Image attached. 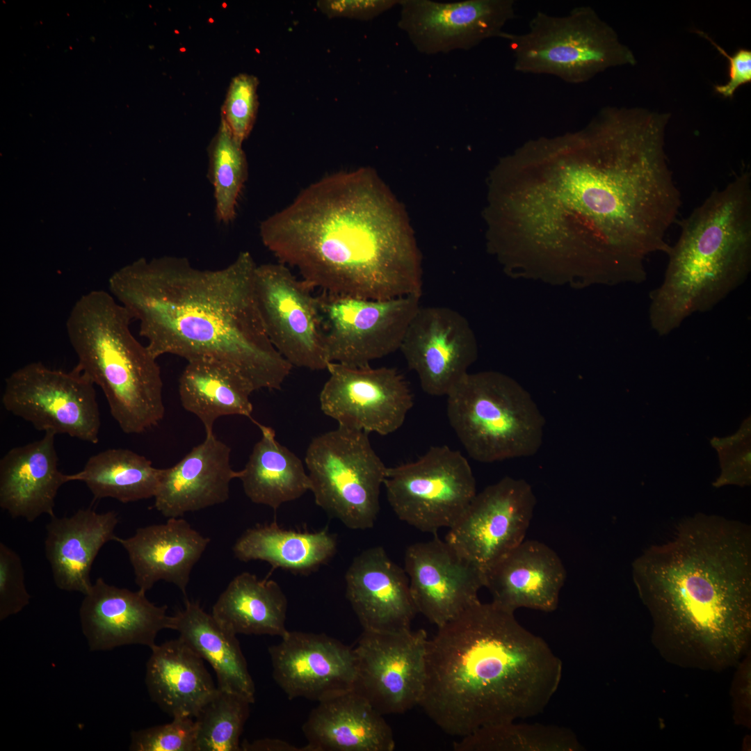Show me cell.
I'll use <instances>...</instances> for the list:
<instances>
[{
  "label": "cell",
  "mask_w": 751,
  "mask_h": 751,
  "mask_svg": "<svg viewBox=\"0 0 751 751\" xmlns=\"http://www.w3.org/2000/svg\"><path fill=\"white\" fill-rule=\"evenodd\" d=\"M455 751H579L573 732L563 727L510 721L481 727L453 745Z\"/></svg>",
  "instance_id": "8d00e7d4"
},
{
  "label": "cell",
  "mask_w": 751,
  "mask_h": 751,
  "mask_svg": "<svg viewBox=\"0 0 751 751\" xmlns=\"http://www.w3.org/2000/svg\"><path fill=\"white\" fill-rule=\"evenodd\" d=\"M661 284L649 294V321L659 336L709 311L751 270V177L740 173L712 191L680 223Z\"/></svg>",
  "instance_id": "8992f818"
},
{
  "label": "cell",
  "mask_w": 751,
  "mask_h": 751,
  "mask_svg": "<svg viewBox=\"0 0 751 751\" xmlns=\"http://www.w3.org/2000/svg\"><path fill=\"white\" fill-rule=\"evenodd\" d=\"M697 33L706 38L727 58L729 61V79L725 84L716 85V92L725 98H732L737 89L751 82V50L741 47L732 55H729L724 49L716 44L707 34L697 31Z\"/></svg>",
  "instance_id": "ee69618b"
},
{
  "label": "cell",
  "mask_w": 751,
  "mask_h": 751,
  "mask_svg": "<svg viewBox=\"0 0 751 751\" xmlns=\"http://www.w3.org/2000/svg\"><path fill=\"white\" fill-rule=\"evenodd\" d=\"M329 362L366 367L399 350L419 297L371 300L323 292L317 296Z\"/></svg>",
  "instance_id": "4fadbf2b"
},
{
  "label": "cell",
  "mask_w": 751,
  "mask_h": 751,
  "mask_svg": "<svg viewBox=\"0 0 751 751\" xmlns=\"http://www.w3.org/2000/svg\"><path fill=\"white\" fill-rule=\"evenodd\" d=\"M264 245L323 292L371 300L422 295L404 210L369 168L326 176L263 220Z\"/></svg>",
  "instance_id": "7a4b0ae2"
},
{
  "label": "cell",
  "mask_w": 751,
  "mask_h": 751,
  "mask_svg": "<svg viewBox=\"0 0 751 751\" xmlns=\"http://www.w3.org/2000/svg\"><path fill=\"white\" fill-rule=\"evenodd\" d=\"M151 650L145 675L151 700L172 718H195L218 691L203 659L179 638Z\"/></svg>",
  "instance_id": "f546056e"
},
{
  "label": "cell",
  "mask_w": 751,
  "mask_h": 751,
  "mask_svg": "<svg viewBox=\"0 0 751 751\" xmlns=\"http://www.w3.org/2000/svg\"><path fill=\"white\" fill-rule=\"evenodd\" d=\"M268 647L273 677L288 698L321 702L354 688L353 647L324 633L292 631Z\"/></svg>",
  "instance_id": "ffe728a7"
},
{
  "label": "cell",
  "mask_w": 751,
  "mask_h": 751,
  "mask_svg": "<svg viewBox=\"0 0 751 751\" xmlns=\"http://www.w3.org/2000/svg\"><path fill=\"white\" fill-rule=\"evenodd\" d=\"M243 751H305V747H296L288 742L277 738H263L249 743H241Z\"/></svg>",
  "instance_id": "f6af8a7d"
},
{
  "label": "cell",
  "mask_w": 751,
  "mask_h": 751,
  "mask_svg": "<svg viewBox=\"0 0 751 751\" xmlns=\"http://www.w3.org/2000/svg\"><path fill=\"white\" fill-rule=\"evenodd\" d=\"M145 592L132 591L97 578L79 608L82 632L90 650L106 651L128 645L152 649L157 634L172 627L167 606H157Z\"/></svg>",
  "instance_id": "7402d4cb"
},
{
  "label": "cell",
  "mask_w": 751,
  "mask_h": 751,
  "mask_svg": "<svg viewBox=\"0 0 751 751\" xmlns=\"http://www.w3.org/2000/svg\"><path fill=\"white\" fill-rule=\"evenodd\" d=\"M118 522L115 511L99 513L90 508L70 517H51L45 549L57 588L83 595L88 592L92 563L106 543L116 541Z\"/></svg>",
  "instance_id": "f1b7e54d"
},
{
  "label": "cell",
  "mask_w": 751,
  "mask_h": 751,
  "mask_svg": "<svg viewBox=\"0 0 751 751\" xmlns=\"http://www.w3.org/2000/svg\"><path fill=\"white\" fill-rule=\"evenodd\" d=\"M131 751H197V727L189 717H175L171 722L134 731Z\"/></svg>",
  "instance_id": "60d3db41"
},
{
  "label": "cell",
  "mask_w": 751,
  "mask_h": 751,
  "mask_svg": "<svg viewBox=\"0 0 751 751\" xmlns=\"http://www.w3.org/2000/svg\"><path fill=\"white\" fill-rule=\"evenodd\" d=\"M254 289L266 334L281 355L292 366L326 369L330 362L314 288L279 263L257 265Z\"/></svg>",
  "instance_id": "5bb4252c"
},
{
  "label": "cell",
  "mask_w": 751,
  "mask_h": 751,
  "mask_svg": "<svg viewBox=\"0 0 751 751\" xmlns=\"http://www.w3.org/2000/svg\"><path fill=\"white\" fill-rule=\"evenodd\" d=\"M319 396L322 412L339 426L387 435L403 424L413 405L408 383L394 368L330 362Z\"/></svg>",
  "instance_id": "e0dca14e"
},
{
  "label": "cell",
  "mask_w": 751,
  "mask_h": 751,
  "mask_svg": "<svg viewBox=\"0 0 751 751\" xmlns=\"http://www.w3.org/2000/svg\"><path fill=\"white\" fill-rule=\"evenodd\" d=\"M208 176L213 188L215 212L220 223L231 222L248 177V163L242 143L220 120L208 147Z\"/></svg>",
  "instance_id": "74e56055"
},
{
  "label": "cell",
  "mask_w": 751,
  "mask_h": 751,
  "mask_svg": "<svg viewBox=\"0 0 751 751\" xmlns=\"http://www.w3.org/2000/svg\"><path fill=\"white\" fill-rule=\"evenodd\" d=\"M55 435L9 450L0 461V506L13 518L29 522L46 514L54 516L55 499L60 487L73 481L58 468Z\"/></svg>",
  "instance_id": "484cf974"
},
{
  "label": "cell",
  "mask_w": 751,
  "mask_h": 751,
  "mask_svg": "<svg viewBox=\"0 0 751 751\" xmlns=\"http://www.w3.org/2000/svg\"><path fill=\"white\" fill-rule=\"evenodd\" d=\"M399 0H322L318 9L328 17L370 20L398 4Z\"/></svg>",
  "instance_id": "7bdbcfd3"
},
{
  "label": "cell",
  "mask_w": 751,
  "mask_h": 751,
  "mask_svg": "<svg viewBox=\"0 0 751 751\" xmlns=\"http://www.w3.org/2000/svg\"><path fill=\"white\" fill-rule=\"evenodd\" d=\"M362 695L352 689L318 702L302 725L305 751H392L391 728Z\"/></svg>",
  "instance_id": "83f0119b"
},
{
  "label": "cell",
  "mask_w": 751,
  "mask_h": 751,
  "mask_svg": "<svg viewBox=\"0 0 751 751\" xmlns=\"http://www.w3.org/2000/svg\"><path fill=\"white\" fill-rule=\"evenodd\" d=\"M4 408L40 431L97 444L101 425L95 385L75 366L70 371L34 362L5 380Z\"/></svg>",
  "instance_id": "7c38bea8"
},
{
  "label": "cell",
  "mask_w": 751,
  "mask_h": 751,
  "mask_svg": "<svg viewBox=\"0 0 751 751\" xmlns=\"http://www.w3.org/2000/svg\"><path fill=\"white\" fill-rule=\"evenodd\" d=\"M661 654L681 667L722 671L738 665L751 635V530L697 514L632 563Z\"/></svg>",
  "instance_id": "3957f363"
},
{
  "label": "cell",
  "mask_w": 751,
  "mask_h": 751,
  "mask_svg": "<svg viewBox=\"0 0 751 751\" xmlns=\"http://www.w3.org/2000/svg\"><path fill=\"white\" fill-rule=\"evenodd\" d=\"M383 485L398 519L432 533L454 526L476 494L467 460L446 445L431 446L415 461L387 467Z\"/></svg>",
  "instance_id": "8fae6325"
},
{
  "label": "cell",
  "mask_w": 751,
  "mask_h": 751,
  "mask_svg": "<svg viewBox=\"0 0 751 751\" xmlns=\"http://www.w3.org/2000/svg\"><path fill=\"white\" fill-rule=\"evenodd\" d=\"M134 569L135 583L146 592L159 581L177 586L186 596L191 572L210 539L184 519L141 527L127 538H118Z\"/></svg>",
  "instance_id": "4316f807"
},
{
  "label": "cell",
  "mask_w": 751,
  "mask_h": 751,
  "mask_svg": "<svg viewBox=\"0 0 751 751\" xmlns=\"http://www.w3.org/2000/svg\"><path fill=\"white\" fill-rule=\"evenodd\" d=\"M346 597L364 631L411 629L417 613L408 576L380 546L354 558L345 576Z\"/></svg>",
  "instance_id": "603a6c76"
},
{
  "label": "cell",
  "mask_w": 751,
  "mask_h": 751,
  "mask_svg": "<svg viewBox=\"0 0 751 751\" xmlns=\"http://www.w3.org/2000/svg\"><path fill=\"white\" fill-rule=\"evenodd\" d=\"M446 396L449 422L472 459L488 463L528 457L541 447L544 416L509 376L468 372Z\"/></svg>",
  "instance_id": "ba28073f"
},
{
  "label": "cell",
  "mask_w": 751,
  "mask_h": 751,
  "mask_svg": "<svg viewBox=\"0 0 751 751\" xmlns=\"http://www.w3.org/2000/svg\"><path fill=\"white\" fill-rule=\"evenodd\" d=\"M398 5V26L419 52L427 55L467 51L501 38L515 17L514 0H399Z\"/></svg>",
  "instance_id": "d6986e66"
},
{
  "label": "cell",
  "mask_w": 751,
  "mask_h": 751,
  "mask_svg": "<svg viewBox=\"0 0 751 751\" xmlns=\"http://www.w3.org/2000/svg\"><path fill=\"white\" fill-rule=\"evenodd\" d=\"M535 505L528 483L506 476L476 493L445 541L485 574L524 540Z\"/></svg>",
  "instance_id": "9a60e30c"
},
{
  "label": "cell",
  "mask_w": 751,
  "mask_h": 751,
  "mask_svg": "<svg viewBox=\"0 0 751 751\" xmlns=\"http://www.w3.org/2000/svg\"><path fill=\"white\" fill-rule=\"evenodd\" d=\"M562 675L560 659L542 638L514 613L479 601L428 639L419 705L444 733L462 738L539 715Z\"/></svg>",
  "instance_id": "5b68a950"
},
{
  "label": "cell",
  "mask_w": 751,
  "mask_h": 751,
  "mask_svg": "<svg viewBox=\"0 0 751 751\" xmlns=\"http://www.w3.org/2000/svg\"><path fill=\"white\" fill-rule=\"evenodd\" d=\"M305 460L316 505L350 529L373 526L387 467L369 433L339 426L312 439Z\"/></svg>",
  "instance_id": "30bf717a"
},
{
  "label": "cell",
  "mask_w": 751,
  "mask_h": 751,
  "mask_svg": "<svg viewBox=\"0 0 751 751\" xmlns=\"http://www.w3.org/2000/svg\"><path fill=\"white\" fill-rule=\"evenodd\" d=\"M428 639L423 629L399 633L363 630L353 647L357 661L353 689L383 716L404 713L419 705Z\"/></svg>",
  "instance_id": "2e32d148"
},
{
  "label": "cell",
  "mask_w": 751,
  "mask_h": 751,
  "mask_svg": "<svg viewBox=\"0 0 751 751\" xmlns=\"http://www.w3.org/2000/svg\"><path fill=\"white\" fill-rule=\"evenodd\" d=\"M514 69L547 74L571 84L586 83L610 68L633 65L636 56L617 32L590 6L556 16L540 11L523 33L503 32Z\"/></svg>",
  "instance_id": "9c48e42d"
},
{
  "label": "cell",
  "mask_w": 751,
  "mask_h": 751,
  "mask_svg": "<svg viewBox=\"0 0 751 751\" xmlns=\"http://www.w3.org/2000/svg\"><path fill=\"white\" fill-rule=\"evenodd\" d=\"M494 606L514 613L521 608L556 609L566 571L558 554L537 540H524L485 574Z\"/></svg>",
  "instance_id": "cb8c5ba5"
},
{
  "label": "cell",
  "mask_w": 751,
  "mask_h": 751,
  "mask_svg": "<svg viewBox=\"0 0 751 751\" xmlns=\"http://www.w3.org/2000/svg\"><path fill=\"white\" fill-rule=\"evenodd\" d=\"M259 80L251 74H239L230 81L221 107V120L241 143L254 126L259 106Z\"/></svg>",
  "instance_id": "ab89813d"
},
{
  "label": "cell",
  "mask_w": 751,
  "mask_h": 751,
  "mask_svg": "<svg viewBox=\"0 0 751 751\" xmlns=\"http://www.w3.org/2000/svg\"><path fill=\"white\" fill-rule=\"evenodd\" d=\"M30 599L19 556L0 542V620L19 613Z\"/></svg>",
  "instance_id": "b9f144b4"
},
{
  "label": "cell",
  "mask_w": 751,
  "mask_h": 751,
  "mask_svg": "<svg viewBox=\"0 0 751 751\" xmlns=\"http://www.w3.org/2000/svg\"><path fill=\"white\" fill-rule=\"evenodd\" d=\"M250 704L239 694L218 688L195 718L197 751H241L240 737Z\"/></svg>",
  "instance_id": "f35d334b"
},
{
  "label": "cell",
  "mask_w": 751,
  "mask_h": 751,
  "mask_svg": "<svg viewBox=\"0 0 751 751\" xmlns=\"http://www.w3.org/2000/svg\"><path fill=\"white\" fill-rule=\"evenodd\" d=\"M163 469L126 449H108L92 455L73 481L83 482L95 499L113 498L122 503L154 497Z\"/></svg>",
  "instance_id": "d590c367"
},
{
  "label": "cell",
  "mask_w": 751,
  "mask_h": 751,
  "mask_svg": "<svg viewBox=\"0 0 751 751\" xmlns=\"http://www.w3.org/2000/svg\"><path fill=\"white\" fill-rule=\"evenodd\" d=\"M336 550V537L326 529L316 532L288 530L276 522L248 528L233 547L236 558L241 561L263 560L273 569L301 574L327 563Z\"/></svg>",
  "instance_id": "e575fe53"
},
{
  "label": "cell",
  "mask_w": 751,
  "mask_h": 751,
  "mask_svg": "<svg viewBox=\"0 0 751 751\" xmlns=\"http://www.w3.org/2000/svg\"><path fill=\"white\" fill-rule=\"evenodd\" d=\"M405 571L418 613L437 627L479 602L485 584V574L437 535L407 547Z\"/></svg>",
  "instance_id": "44dd1931"
},
{
  "label": "cell",
  "mask_w": 751,
  "mask_h": 751,
  "mask_svg": "<svg viewBox=\"0 0 751 751\" xmlns=\"http://www.w3.org/2000/svg\"><path fill=\"white\" fill-rule=\"evenodd\" d=\"M252 386L227 365L211 360L189 361L179 379L182 407L196 416L206 435L213 433L216 421L222 417L241 415L252 419Z\"/></svg>",
  "instance_id": "1f68e13d"
},
{
  "label": "cell",
  "mask_w": 751,
  "mask_h": 751,
  "mask_svg": "<svg viewBox=\"0 0 751 751\" xmlns=\"http://www.w3.org/2000/svg\"><path fill=\"white\" fill-rule=\"evenodd\" d=\"M399 350L426 394L446 396L477 360L476 335L459 312L421 305L410 321Z\"/></svg>",
  "instance_id": "ac0fdd59"
},
{
  "label": "cell",
  "mask_w": 751,
  "mask_h": 751,
  "mask_svg": "<svg viewBox=\"0 0 751 751\" xmlns=\"http://www.w3.org/2000/svg\"><path fill=\"white\" fill-rule=\"evenodd\" d=\"M171 629L216 672L218 688L239 694L252 704L255 687L236 634L224 627L196 601L186 598L184 608L172 615Z\"/></svg>",
  "instance_id": "4dcf8cb0"
},
{
  "label": "cell",
  "mask_w": 751,
  "mask_h": 751,
  "mask_svg": "<svg viewBox=\"0 0 751 751\" xmlns=\"http://www.w3.org/2000/svg\"><path fill=\"white\" fill-rule=\"evenodd\" d=\"M133 318L109 293L81 296L66 321L75 367L103 391L111 416L126 434H141L163 419L157 359L132 334Z\"/></svg>",
  "instance_id": "52a82bcc"
},
{
  "label": "cell",
  "mask_w": 751,
  "mask_h": 751,
  "mask_svg": "<svg viewBox=\"0 0 751 751\" xmlns=\"http://www.w3.org/2000/svg\"><path fill=\"white\" fill-rule=\"evenodd\" d=\"M287 599L273 580L259 579L244 572L236 576L212 608L213 616L235 634L269 635L282 638Z\"/></svg>",
  "instance_id": "d6a6232c"
},
{
  "label": "cell",
  "mask_w": 751,
  "mask_h": 751,
  "mask_svg": "<svg viewBox=\"0 0 751 751\" xmlns=\"http://www.w3.org/2000/svg\"><path fill=\"white\" fill-rule=\"evenodd\" d=\"M257 264L241 252L218 270L184 257L138 260L109 280V293L139 322L154 357L211 360L242 376L254 391L280 389L292 366L275 349L257 307Z\"/></svg>",
  "instance_id": "277c9868"
},
{
  "label": "cell",
  "mask_w": 751,
  "mask_h": 751,
  "mask_svg": "<svg viewBox=\"0 0 751 751\" xmlns=\"http://www.w3.org/2000/svg\"><path fill=\"white\" fill-rule=\"evenodd\" d=\"M662 193L650 163L586 126L529 140L490 178L486 218L508 261L533 275L623 283L657 236Z\"/></svg>",
  "instance_id": "6da1fadb"
},
{
  "label": "cell",
  "mask_w": 751,
  "mask_h": 751,
  "mask_svg": "<svg viewBox=\"0 0 751 751\" xmlns=\"http://www.w3.org/2000/svg\"><path fill=\"white\" fill-rule=\"evenodd\" d=\"M230 453L214 433L206 435L176 465L163 469L154 508L172 518L225 502L231 481L241 476L231 466Z\"/></svg>",
  "instance_id": "d4e9b609"
},
{
  "label": "cell",
  "mask_w": 751,
  "mask_h": 751,
  "mask_svg": "<svg viewBox=\"0 0 751 751\" xmlns=\"http://www.w3.org/2000/svg\"><path fill=\"white\" fill-rule=\"evenodd\" d=\"M261 437L254 445L239 479L250 500L275 510L311 490L308 474L301 460L275 438V430L252 420Z\"/></svg>",
  "instance_id": "836d02e7"
}]
</instances>
